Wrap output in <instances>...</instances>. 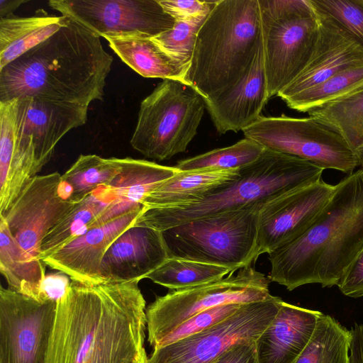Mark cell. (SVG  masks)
Instances as JSON below:
<instances>
[{
	"label": "cell",
	"instance_id": "1",
	"mask_svg": "<svg viewBox=\"0 0 363 363\" xmlns=\"http://www.w3.org/2000/svg\"><path fill=\"white\" fill-rule=\"evenodd\" d=\"M138 283L71 280L57 303L45 363H139L146 303Z\"/></svg>",
	"mask_w": 363,
	"mask_h": 363
},
{
	"label": "cell",
	"instance_id": "2",
	"mask_svg": "<svg viewBox=\"0 0 363 363\" xmlns=\"http://www.w3.org/2000/svg\"><path fill=\"white\" fill-rule=\"evenodd\" d=\"M113 61L99 36L68 18L52 36L0 69V101L36 96L89 107L103 99Z\"/></svg>",
	"mask_w": 363,
	"mask_h": 363
},
{
	"label": "cell",
	"instance_id": "3",
	"mask_svg": "<svg viewBox=\"0 0 363 363\" xmlns=\"http://www.w3.org/2000/svg\"><path fill=\"white\" fill-rule=\"evenodd\" d=\"M363 247V169L338 184L329 201L299 237L268 254L269 279L292 291L308 284L337 286Z\"/></svg>",
	"mask_w": 363,
	"mask_h": 363
},
{
	"label": "cell",
	"instance_id": "4",
	"mask_svg": "<svg viewBox=\"0 0 363 363\" xmlns=\"http://www.w3.org/2000/svg\"><path fill=\"white\" fill-rule=\"evenodd\" d=\"M262 45L258 0H218L200 28L184 82L219 99L250 72Z\"/></svg>",
	"mask_w": 363,
	"mask_h": 363
},
{
	"label": "cell",
	"instance_id": "5",
	"mask_svg": "<svg viewBox=\"0 0 363 363\" xmlns=\"http://www.w3.org/2000/svg\"><path fill=\"white\" fill-rule=\"evenodd\" d=\"M323 169L308 161L264 149L254 162L240 168L239 177L189 204L144 210L134 226L160 231L189 221L265 201L321 179Z\"/></svg>",
	"mask_w": 363,
	"mask_h": 363
},
{
	"label": "cell",
	"instance_id": "6",
	"mask_svg": "<svg viewBox=\"0 0 363 363\" xmlns=\"http://www.w3.org/2000/svg\"><path fill=\"white\" fill-rule=\"evenodd\" d=\"M264 202L162 231L169 257L227 267L234 271L252 266L259 257L258 219Z\"/></svg>",
	"mask_w": 363,
	"mask_h": 363
},
{
	"label": "cell",
	"instance_id": "7",
	"mask_svg": "<svg viewBox=\"0 0 363 363\" xmlns=\"http://www.w3.org/2000/svg\"><path fill=\"white\" fill-rule=\"evenodd\" d=\"M269 99L302 72L313 52L319 21L311 0H258Z\"/></svg>",
	"mask_w": 363,
	"mask_h": 363
},
{
	"label": "cell",
	"instance_id": "8",
	"mask_svg": "<svg viewBox=\"0 0 363 363\" xmlns=\"http://www.w3.org/2000/svg\"><path fill=\"white\" fill-rule=\"evenodd\" d=\"M205 108L203 97L191 86L163 79L140 103L132 147L159 161L184 152L196 135Z\"/></svg>",
	"mask_w": 363,
	"mask_h": 363
},
{
	"label": "cell",
	"instance_id": "9",
	"mask_svg": "<svg viewBox=\"0 0 363 363\" xmlns=\"http://www.w3.org/2000/svg\"><path fill=\"white\" fill-rule=\"evenodd\" d=\"M233 272L208 284L172 290L157 296L146 308V326L150 345L160 342L182 323L198 313L228 303H247L271 298L269 278L252 266Z\"/></svg>",
	"mask_w": 363,
	"mask_h": 363
},
{
	"label": "cell",
	"instance_id": "10",
	"mask_svg": "<svg viewBox=\"0 0 363 363\" xmlns=\"http://www.w3.org/2000/svg\"><path fill=\"white\" fill-rule=\"evenodd\" d=\"M266 149L294 156L325 169L348 174L359 166L356 152L337 131L308 118L261 116L242 130Z\"/></svg>",
	"mask_w": 363,
	"mask_h": 363
},
{
	"label": "cell",
	"instance_id": "11",
	"mask_svg": "<svg viewBox=\"0 0 363 363\" xmlns=\"http://www.w3.org/2000/svg\"><path fill=\"white\" fill-rule=\"evenodd\" d=\"M282 300L243 303L226 319L175 342L153 349L146 363H210L235 343L256 340L272 321Z\"/></svg>",
	"mask_w": 363,
	"mask_h": 363
},
{
	"label": "cell",
	"instance_id": "12",
	"mask_svg": "<svg viewBox=\"0 0 363 363\" xmlns=\"http://www.w3.org/2000/svg\"><path fill=\"white\" fill-rule=\"evenodd\" d=\"M48 5L100 38L131 34L153 38L175 23L158 0H50Z\"/></svg>",
	"mask_w": 363,
	"mask_h": 363
},
{
	"label": "cell",
	"instance_id": "13",
	"mask_svg": "<svg viewBox=\"0 0 363 363\" xmlns=\"http://www.w3.org/2000/svg\"><path fill=\"white\" fill-rule=\"evenodd\" d=\"M57 303L0 288V363H45Z\"/></svg>",
	"mask_w": 363,
	"mask_h": 363
},
{
	"label": "cell",
	"instance_id": "14",
	"mask_svg": "<svg viewBox=\"0 0 363 363\" xmlns=\"http://www.w3.org/2000/svg\"><path fill=\"white\" fill-rule=\"evenodd\" d=\"M61 176L53 172L33 177L3 216L14 239L37 259L45 235L78 203L63 194Z\"/></svg>",
	"mask_w": 363,
	"mask_h": 363
},
{
	"label": "cell",
	"instance_id": "15",
	"mask_svg": "<svg viewBox=\"0 0 363 363\" xmlns=\"http://www.w3.org/2000/svg\"><path fill=\"white\" fill-rule=\"evenodd\" d=\"M335 185L322 179L265 201L258 219V256L270 253L303 234L330 199Z\"/></svg>",
	"mask_w": 363,
	"mask_h": 363
},
{
	"label": "cell",
	"instance_id": "16",
	"mask_svg": "<svg viewBox=\"0 0 363 363\" xmlns=\"http://www.w3.org/2000/svg\"><path fill=\"white\" fill-rule=\"evenodd\" d=\"M15 99L18 130L31 137L37 172L51 160L58 142L87 121V106L54 101L36 96Z\"/></svg>",
	"mask_w": 363,
	"mask_h": 363
},
{
	"label": "cell",
	"instance_id": "17",
	"mask_svg": "<svg viewBox=\"0 0 363 363\" xmlns=\"http://www.w3.org/2000/svg\"><path fill=\"white\" fill-rule=\"evenodd\" d=\"M311 2L318 17V38L305 68L277 94L283 101L323 83L339 72L363 65V45Z\"/></svg>",
	"mask_w": 363,
	"mask_h": 363
},
{
	"label": "cell",
	"instance_id": "18",
	"mask_svg": "<svg viewBox=\"0 0 363 363\" xmlns=\"http://www.w3.org/2000/svg\"><path fill=\"white\" fill-rule=\"evenodd\" d=\"M144 206L107 223L91 227L43 260L71 280L86 284L103 283L99 274L102 259L110 245L133 226Z\"/></svg>",
	"mask_w": 363,
	"mask_h": 363
},
{
	"label": "cell",
	"instance_id": "19",
	"mask_svg": "<svg viewBox=\"0 0 363 363\" xmlns=\"http://www.w3.org/2000/svg\"><path fill=\"white\" fill-rule=\"evenodd\" d=\"M168 257L169 252L162 231L133 225L106 250L99 274L103 283L140 281Z\"/></svg>",
	"mask_w": 363,
	"mask_h": 363
},
{
	"label": "cell",
	"instance_id": "20",
	"mask_svg": "<svg viewBox=\"0 0 363 363\" xmlns=\"http://www.w3.org/2000/svg\"><path fill=\"white\" fill-rule=\"evenodd\" d=\"M0 216H4L37 170L31 137L17 127L15 99L0 101Z\"/></svg>",
	"mask_w": 363,
	"mask_h": 363
},
{
	"label": "cell",
	"instance_id": "21",
	"mask_svg": "<svg viewBox=\"0 0 363 363\" xmlns=\"http://www.w3.org/2000/svg\"><path fill=\"white\" fill-rule=\"evenodd\" d=\"M269 99L262 45L248 74L228 93L213 101H204L220 133L238 132L255 123Z\"/></svg>",
	"mask_w": 363,
	"mask_h": 363
},
{
	"label": "cell",
	"instance_id": "22",
	"mask_svg": "<svg viewBox=\"0 0 363 363\" xmlns=\"http://www.w3.org/2000/svg\"><path fill=\"white\" fill-rule=\"evenodd\" d=\"M322 314L282 301L255 341L258 363H293L308 343Z\"/></svg>",
	"mask_w": 363,
	"mask_h": 363
},
{
	"label": "cell",
	"instance_id": "23",
	"mask_svg": "<svg viewBox=\"0 0 363 363\" xmlns=\"http://www.w3.org/2000/svg\"><path fill=\"white\" fill-rule=\"evenodd\" d=\"M121 171L108 185L116 198L89 228L143 206V200L150 191L179 172L176 167L130 157L121 158Z\"/></svg>",
	"mask_w": 363,
	"mask_h": 363
},
{
	"label": "cell",
	"instance_id": "24",
	"mask_svg": "<svg viewBox=\"0 0 363 363\" xmlns=\"http://www.w3.org/2000/svg\"><path fill=\"white\" fill-rule=\"evenodd\" d=\"M239 175L240 169L179 171L150 191L142 205L147 210L195 203Z\"/></svg>",
	"mask_w": 363,
	"mask_h": 363
},
{
	"label": "cell",
	"instance_id": "25",
	"mask_svg": "<svg viewBox=\"0 0 363 363\" xmlns=\"http://www.w3.org/2000/svg\"><path fill=\"white\" fill-rule=\"evenodd\" d=\"M104 38L122 61L140 75L184 82L188 66L166 52L151 37L131 34Z\"/></svg>",
	"mask_w": 363,
	"mask_h": 363
},
{
	"label": "cell",
	"instance_id": "26",
	"mask_svg": "<svg viewBox=\"0 0 363 363\" xmlns=\"http://www.w3.org/2000/svg\"><path fill=\"white\" fill-rule=\"evenodd\" d=\"M64 16L39 14L0 18V69L65 26Z\"/></svg>",
	"mask_w": 363,
	"mask_h": 363
},
{
	"label": "cell",
	"instance_id": "27",
	"mask_svg": "<svg viewBox=\"0 0 363 363\" xmlns=\"http://www.w3.org/2000/svg\"><path fill=\"white\" fill-rule=\"evenodd\" d=\"M46 264L25 251L12 236L0 216V272L9 289L40 301V289Z\"/></svg>",
	"mask_w": 363,
	"mask_h": 363
},
{
	"label": "cell",
	"instance_id": "28",
	"mask_svg": "<svg viewBox=\"0 0 363 363\" xmlns=\"http://www.w3.org/2000/svg\"><path fill=\"white\" fill-rule=\"evenodd\" d=\"M116 198L108 186H102L78 203L45 235L40 246V259L43 261L89 229L91 223Z\"/></svg>",
	"mask_w": 363,
	"mask_h": 363
},
{
	"label": "cell",
	"instance_id": "29",
	"mask_svg": "<svg viewBox=\"0 0 363 363\" xmlns=\"http://www.w3.org/2000/svg\"><path fill=\"white\" fill-rule=\"evenodd\" d=\"M121 169V158L80 155L61 176L63 194L79 203L99 187L108 186Z\"/></svg>",
	"mask_w": 363,
	"mask_h": 363
},
{
	"label": "cell",
	"instance_id": "30",
	"mask_svg": "<svg viewBox=\"0 0 363 363\" xmlns=\"http://www.w3.org/2000/svg\"><path fill=\"white\" fill-rule=\"evenodd\" d=\"M308 113L340 134L354 152L363 147V88Z\"/></svg>",
	"mask_w": 363,
	"mask_h": 363
},
{
	"label": "cell",
	"instance_id": "31",
	"mask_svg": "<svg viewBox=\"0 0 363 363\" xmlns=\"http://www.w3.org/2000/svg\"><path fill=\"white\" fill-rule=\"evenodd\" d=\"M351 332L322 314L308 343L293 363H350Z\"/></svg>",
	"mask_w": 363,
	"mask_h": 363
},
{
	"label": "cell",
	"instance_id": "32",
	"mask_svg": "<svg viewBox=\"0 0 363 363\" xmlns=\"http://www.w3.org/2000/svg\"><path fill=\"white\" fill-rule=\"evenodd\" d=\"M232 269L194 260L168 257L146 278L171 290L194 287L220 280Z\"/></svg>",
	"mask_w": 363,
	"mask_h": 363
},
{
	"label": "cell",
	"instance_id": "33",
	"mask_svg": "<svg viewBox=\"0 0 363 363\" xmlns=\"http://www.w3.org/2000/svg\"><path fill=\"white\" fill-rule=\"evenodd\" d=\"M363 88V65L344 69L323 83L284 101L291 109L308 112Z\"/></svg>",
	"mask_w": 363,
	"mask_h": 363
},
{
	"label": "cell",
	"instance_id": "34",
	"mask_svg": "<svg viewBox=\"0 0 363 363\" xmlns=\"http://www.w3.org/2000/svg\"><path fill=\"white\" fill-rule=\"evenodd\" d=\"M264 149L257 142L245 138L230 146L181 160L175 167L182 172L206 169H238L257 160Z\"/></svg>",
	"mask_w": 363,
	"mask_h": 363
},
{
	"label": "cell",
	"instance_id": "35",
	"mask_svg": "<svg viewBox=\"0 0 363 363\" xmlns=\"http://www.w3.org/2000/svg\"><path fill=\"white\" fill-rule=\"evenodd\" d=\"M210 12L175 20L171 29L152 38L166 52L189 67L199 31Z\"/></svg>",
	"mask_w": 363,
	"mask_h": 363
},
{
	"label": "cell",
	"instance_id": "36",
	"mask_svg": "<svg viewBox=\"0 0 363 363\" xmlns=\"http://www.w3.org/2000/svg\"><path fill=\"white\" fill-rule=\"evenodd\" d=\"M241 305L223 304L196 313L168 334L156 348L175 342L217 324L235 313Z\"/></svg>",
	"mask_w": 363,
	"mask_h": 363
},
{
	"label": "cell",
	"instance_id": "37",
	"mask_svg": "<svg viewBox=\"0 0 363 363\" xmlns=\"http://www.w3.org/2000/svg\"><path fill=\"white\" fill-rule=\"evenodd\" d=\"M363 45V6L356 0H311Z\"/></svg>",
	"mask_w": 363,
	"mask_h": 363
},
{
	"label": "cell",
	"instance_id": "38",
	"mask_svg": "<svg viewBox=\"0 0 363 363\" xmlns=\"http://www.w3.org/2000/svg\"><path fill=\"white\" fill-rule=\"evenodd\" d=\"M164 11L174 20L186 19L210 12L216 1L158 0Z\"/></svg>",
	"mask_w": 363,
	"mask_h": 363
},
{
	"label": "cell",
	"instance_id": "39",
	"mask_svg": "<svg viewBox=\"0 0 363 363\" xmlns=\"http://www.w3.org/2000/svg\"><path fill=\"white\" fill-rule=\"evenodd\" d=\"M337 286L347 296H363V247L344 272Z\"/></svg>",
	"mask_w": 363,
	"mask_h": 363
},
{
	"label": "cell",
	"instance_id": "40",
	"mask_svg": "<svg viewBox=\"0 0 363 363\" xmlns=\"http://www.w3.org/2000/svg\"><path fill=\"white\" fill-rule=\"evenodd\" d=\"M255 340H240L210 363H258Z\"/></svg>",
	"mask_w": 363,
	"mask_h": 363
},
{
	"label": "cell",
	"instance_id": "41",
	"mask_svg": "<svg viewBox=\"0 0 363 363\" xmlns=\"http://www.w3.org/2000/svg\"><path fill=\"white\" fill-rule=\"evenodd\" d=\"M70 283L69 277L61 272L45 275L40 289V301L57 303L65 296Z\"/></svg>",
	"mask_w": 363,
	"mask_h": 363
},
{
	"label": "cell",
	"instance_id": "42",
	"mask_svg": "<svg viewBox=\"0 0 363 363\" xmlns=\"http://www.w3.org/2000/svg\"><path fill=\"white\" fill-rule=\"evenodd\" d=\"M350 363H363V323L350 330Z\"/></svg>",
	"mask_w": 363,
	"mask_h": 363
},
{
	"label": "cell",
	"instance_id": "43",
	"mask_svg": "<svg viewBox=\"0 0 363 363\" xmlns=\"http://www.w3.org/2000/svg\"><path fill=\"white\" fill-rule=\"evenodd\" d=\"M27 0H0V18L13 16V12Z\"/></svg>",
	"mask_w": 363,
	"mask_h": 363
},
{
	"label": "cell",
	"instance_id": "44",
	"mask_svg": "<svg viewBox=\"0 0 363 363\" xmlns=\"http://www.w3.org/2000/svg\"><path fill=\"white\" fill-rule=\"evenodd\" d=\"M355 152L358 158L359 165H360L362 167L361 169H363V147L357 150Z\"/></svg>",
	"mask_w": 363,
	"mask_h": 363
},
{
	"label": "cell",
	"instance_id": "45",
	"mask_svg": "<svg viewBox=\"0 0 363 363\" xmlns=\"http://www.w3.org/2000/svg\"><path fill=\"white\" fill-rule=\"evenodd\" d=\"M147 354L142 358L139 363H146Z\"/></svg>",
	"mask_w": 363,
	"mask_h": 363
},
{
	"label": "cell",
	"instance_id": "46",
	"mask_svg": "<svg viewBox=\"0 0 363 363\" xmlns=\"http://www.w3.org/2000/svg\"><path fill=\"white\" fill-rule=\"evenodd\" d=\"M356 1L362 6H363V0H356Z\"/></svg>",
	"mask_w": 363,
	"mask_h": 363
}]
</instances>
